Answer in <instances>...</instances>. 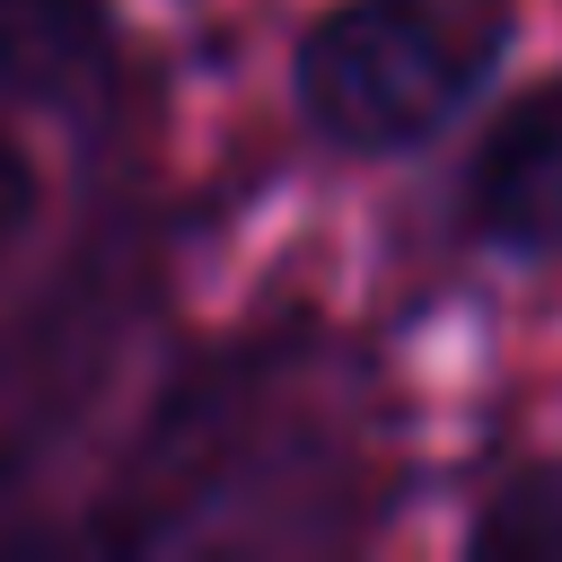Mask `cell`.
<instances>
[{"label":"cell","instance_id":"cell-1","mask_svg":"<svg viewBox=\"0 0 562 562\" xmlns=\"http://www.w3.org/2000/svg\"><path fill=\"white\" fill-rule=\"evenodd\" d=\"M509 53V0H342L299 44V114L334 149H413Z\"/></svg>","mask_w":562,"mask_h":562},{"label":"cell","instance_id":"cell-2","mask_svg":"<svg viewBox=\"0 0 562 562\" xmlns=\"http://www.w3.org/2000/svg\"><path fill=\"white\" fill-rule=\"evenodd\" d=\"M474 228L518 255H562V79H544L474 158Z\"/></svg>","mask_w":562,"mask_h":562},{"label":"cell","instance_id":"cell-3","mask_svg":"<svg viewBox=\"0 0 562 562\" xmlns=\"http://www.w3.org/2000/svg\"><path fill=\"white\" fill-rule=\"evenodd\" d=\"M35 220V167H26V149L0 132V255L18 246V228Z\"/></svg>","mask_w":562,"mask_h":562}]
</instances>
